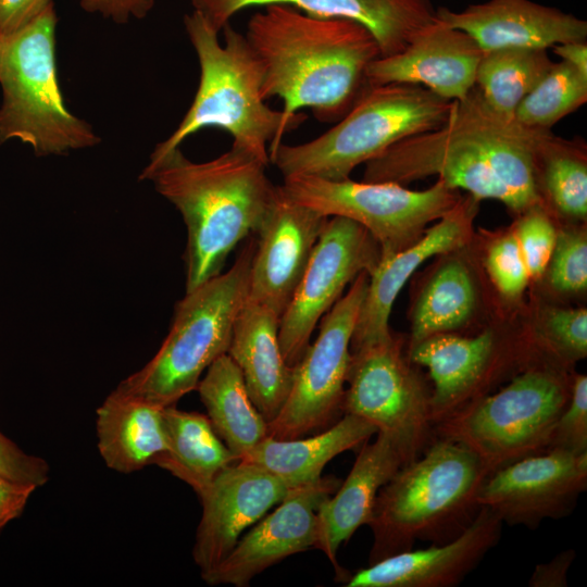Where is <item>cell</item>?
Listing matches in <instances>:
<instances>
[{
	"label": "cell",
	"mask_w": 587,
	"mask_h": 587,
	"mask_svg": "<svg viewBox=\"0 0 587 587\" xmlns=\"http://www.w3.org/2000/svg\"><path fill=\"white\" fill-rule=\"evenodd\" d=\"M342 411L398 436L420 457L434 439L430 392L392 335L351 350Z\"/></svg>",
	"instance_id": "7c38bea8"
},
{
	"label": "cell",
	"mask_w": 587,
	"mask_h": 587,
	"mask_svg": "<svg viewBox=\"0 0 587 587\" xmlns=\"http://www.w3.org/2000/svg\"><path fill=\"white\" fill-rule=\"evenodd\" d=\"M291 489L278 477L239 461L223 470L199 496L202 515L192 557L201 576L233 550L241 533Z\"/></svg>",
	"instance_id": "e0dca14e"
},
{
	"label": "cell",
	"mask_w": 587,
	"mask_h": 587,
	"mask_svg": "<svg viewBox=\"0 0 587 587\" xmlns=\"http://www.w3.org/2000/svg\"><path fill=\"white\" fill-rule=\"evenodd\" d=\"M514 235L530 278L540 277L551 259L558 233L546 205H538L520 215Z\"/></svg>",
	"instance_id": "836d02e7"
},
{
	"label": "cell",
	"mask_w": 587,
	"mask_h": 587,
	"mask_svg": "<svg viewBox=\"0 0 587 587\" xmlns=\"http://www.w3.org/2000/svg\"><path fill=\"white\" fill-rule=\"evenodd\" d=\"M587 452V376L572 378L570 399L553 429L549 450Z\"/></svg>",
	"instance_id": "8d00e7d4"
},
{
	"label": "cell",
	"mask_w": 587,
	"mask_h": 587,
	"mask_svg": "<svg viewBox=\"0 0 587 587\" xmlns=\"http://www.w3.org/2000/svg\"><path fill=\"white\" fill-rule=\"evenodd\" d=\"M554 54L561 61L574 67L582 76L587 78V43L586 41H571L558 43L552 47Z\"/></svg>",
	"instance_id": "ee69618b"
},
{
	"label": "cell",
	"mask_w": 587,
	"mask_h": 587,
	"mask_svg": "<svg viewBox=\"0 0 587 587\" xmlns=\"http://www.w3.org/2000/svg\"><path fill=\"white\" fill-rule=\"evenodd\" d=\"M51 3L52 0H0V37L21 30Z\"/></svg>",
	"instance_id": "ab89813d"
},
{
	"label": "cell",
	"mask_w": 587,
	"mask_h": 587,
	"mask_svg": "<svg viewBox=\"0 0 587 587\" xmlns=\"http://www.w3.org/2000/svg\"><path fill=\"white\" fill-rule=\"evenodd\" d=\"M37 487L13 480L0 473V529L18 517Z\"/></svg>",
	"instance_id": "b9f144b4"
},
{
	"label": "cell",
	"mask_w": 587,
	"mask_h": 587,
	"mask_svg": "<svg viewBox=\"0 0 587 587\" xmlns=\"http://www.w3.org/2000/svg\"><path fill=\"white\" fill-rule=\"evenodd\" d=\"M245 36L262 67V97L280 98L288 120L305 108L320 121L340 120L369 86L366 70L380 57L377 41L359 23L286 4L254 13Z\"/></svg>",
	"instance_id": "7a4b0ae2"
},
{
	"label": "cell",
	"mask_w": 587,
	"mask_h": 587,
	"mask_svg": "<svg viewBox=\"0 0 587 587\" xmlns=\"http://www.w3.org/2000/svg\"><path fill=\"white\" fill-rule=\"evenodd\" d=\"M162 422L166 449L154 464L189 485L198 497L223 470L239 462L207 415L168 405L162 409Z\"/></svg>",
	"instance_id": "83f0119b"
},
{
	"label": "cell",
	"mask_w": 587,
	"mask_h": 587,
	"mask_svg": "<svg viewBox=\"0 0 587 587\" xmlns=\"http://www.w3.org/2000/svg\"><path fill=\"white\" fill-rule=\"evenodd\" d=\"M284 190L297 202L322 214L342 216L363 226L377 241L380 258L415 242L429 223L451 211L459 190L441 179L424 190L395 183L328 180L313 176L284 177Z\"/></svg>",
	"instance_id": "30bf717a"
},
{
	"label": "cell",
	"mask_w": 587,
	"mask_h": 587,
	"mask_svg": "<svg viewBox=\"0 0 587 587\" xmlns=\"http://www.w3.org/2000/svg\"><path fill=\"white\" fill-rule=\"evenodd\" d=\"M548 267L549 280L555 290H584L587 287L586 235L576 229L559 233Z\"/></svg>",
	"instance_id": "e575fe53"
},
{
	"label": "cell",
	"mask_w": 587,
	"mask_h": 587,
	"mask_svg": "<svg viewBox=\"0 0 587 587\" xmlns=\"http://www.w3.org/2000/svg\"><path fill=\"white\" fill-rule=\"evenodd\" d=\"M575 550L566 549L550 561L537 564L529 580L530 587H566L567 573L575 560Z\"/></svg>",
	"instance_id": "7bdbcfd3"
},
{
	"label": "cell",
	"mask_w": 587,
	"mask_h": 587,
	"mask_svg": "<svg viewBox=\"0 0 587 587\" xmlns=\"http://www.w3.org/2000/svg\"><path fill=\"white\" fill-rule=\"evenodd\" d=\"M162 409L112 391L97 409L98 450L108 467L132 473L165 451Z\"/></svg>",
	"instance_id": "4316f807"
},
{
	"label": "cell",
	"mask_w": 587,
	"mask_h": 587,
	"mask_svg": "<svg viewBox=\"0 0 587 587\" xmlns=\"http://www.w3.org/2000/svg\"><path fill=\"white\" fill-rule=\"evenodd\" d=\"M220 32L238 12L253 7L286 4L316 17L345 18L364 26L375 38L380 57L402 50L434 24L430 0H190Z\"/></svg>",
	"instance_id": "603a6c76"
},
{
	"label": "cell",
	"mask_w": 587,
	"mask_h": 587,
	"mask_svg": "<svg viewBox=\"0 0 587 587\" xmlns=\"http://www.w3.org/2000/svg\"><path fill=\"white\" fill-rule=\"evenodd\" d=\"M328 216L294 200L276 186L254 234L248 299L282 316L289 304Z\"/></svg>",
	"instance_id": "9a60e30c"
},
{
	"label": "cell",
	"mask_w": 587,
	"mask_h": 587,
	"mask_svg": "<svg viewBox=\"0 0 587 587\" xmlns=\"http://www.w3.org/2000/svg\"><path fill=\"white\" fill-rule=\"evenodd\" d=\"M572 379L560 369L530 366L499 391L484 395L434 425V436L459 442L488 470L549 450Z\"/></svg>",
	"instance_id": "9c48e42d"
},
{
	"label": "cell",
	"mask_w": 587,
	"mask_h": 587,
	"mask_svg": "<svg viewBox=\"0 0 587 587\" xmlns=\"http://www.w3.org/2000/svg\"><path fill=\"white\" fill-rule=\"evenodd\" d=\"M196 389L215 433L238 460L268 436L267 422L251 401L242 374L227 353L208 367Z\"/></svg>",
	"instance_id": "f1b7e54d"
},
{
	"label": "cell",
	"mask_w": 587,
	"mask_h": 587,
	"mask_svg": "<svg viewBox=\"0 0 587 587\" xmlns=\"http://www.w3.org/2000/svg\"><path fill=\"white\" fill-rule=\"evenodd\" d=\"M379 260L380 248L363 226L342 216L328 217L280 316L278 337L288 365L300 361L315 326L341 298L346 286L363 272L371 274Z\"/></svg>",
	"instance_id": "4fadbf2b"
},
{
	"label": "cell",
	"mask_w": 587,
	"mask_h": 587,
	"mask_svg": "<svg viewBox=\"0 0 587 587\" xmlns=\"http://www.w3.org/2000/svg\"><path fill=\"white\" fill-rule=\"evenodd\" d=\"M279 322V314L247 297L227 350L242 374L251 401L267 423L282 410L295 372L282 353Z\"/></svg>",
	"instance_id": "d4e9b609"
},
{
	"label": "cell",
	"mask_w": 587,
	"mask_h": 587,
	"mask_svg": "<svg viewBox=\"0 0 587 587\" xmlns=\"http://www.w3.org/2000/svg\"><path fill=\"white\" fill-rule=\"evenodd\" d=\"M537 185L544 204L563 216L587 217V150L580 139L544 130L536 148Z\"/></svg>",
	"instance_id": "f546056e"
},
{
	"label": "cell",
	"mask_w": 587,
	"mask_h": 587,
	"mask_svg": "<svg viewBox=\"0 0 587 587\" xmlns=\"http://www.w3.org/2000/svg\"><path fill=\"white\" fill-rule=\"evenodd\" d=\"M377 433L370 422L344 414L335 424L309 438H264L239 461L253 464L284 482L290 489L321 477L336 455L359 447Z\"/></svg>",
	"instance_id": "484cf974"
},
{
	"label": "cell",
	"mask_w": 587,
	"mask_h": 587,
	"mask_svg": "<svg viewBox=\"0 0 587 587\" xmlns=\"http://www.w3.org/2000/svg\"><path fill=\"white\" fill-rule=\"evenodd\" d=\"M483 51L466 33L436 21L402 50L375 59L366 70L369 86L411 84L455 101L475 87Z\"/></svg>",
	"instance_id": "d6986e66"
},
{
	"label": "cell",
	"mask_w": 587,
	"mask_h": 587,
	"mask_svg": "<svg viewBox=\"0 0 587 587\" xmlns=\"http://www.w3.org/2000/svg\"><path fill=\"white\" fill-rule=\"evenodd\" d=\"M552 64L547 49L505 48L483 52L475 87L490 110L514 120L521 101Z\"/></svg>",
	"instance_id": "4dcf8cb0"
},
{
	"label": "cell",
	"mask_w": 587,
	"mask_h": 587,
	"mask_svg": "<svg viewBox=\"0 0 587 587\" xmlns=\"http://www.w3.org/2000/svg\"><path fill=\"white\" fill-rule=\"evenodd\" d=\"M476 292L466 265L445 262L423 288L412 313L410 347L465 325L474 312Z\"/></svg>",
	"instance_id": "1f68e13d"
},
{
	"label": "cell",
	"mask_w": 587,
	"mask_h": 587,
	"mask_svg": "<svg viewBox=\"0 0 587 587\" xmlns=\"http://www.w3.org/2000/svg\"><path fill=\"white\" fill-rule=\"evenodd\" d=\"M369 285V273L357 276L345 296L321 319L320 332L295 365L289 395L267 423L268 436L295 439L324 430L341 414L351 355V339Z\"/></svg>",
	"instance_id": "8fae6325"
},
{
	"label": "cell",
	"mask_w": 587,
	"mask_h": 587,
	"mask_svg": "<svg viewBox=\"0 0 587 587\" xmlns=\"http://www.w3.org/2000/svg\"><path fill=\"white\" fill-rule=\"evenodd\" d=\"M502 521L480 507L453 539L407 550L361 569L345 580L347 587H454L497 546Z\"/></svg>",
	"instance_id": "ac0fdd59"
},
{
	"label": "cell",
	"mask_w": 587,
	"mask_h": 587,
	"mask_svg": "<svg viewBox=\"0 0 587 587\" xmlns=\"http://www.w3.org/2000/svg\"><path fill=\"white\" fill-rule=\"evenodd\" d=\"M188 38L200 64L195 99L172 135L157 145L150 158L180 146L184 139L205 127H217L233 137V145L268 165L270 154L284 135L301 125L305 115L288 120L282 110L270 108L262 97L261 64L246 36L228 23L225 43L218 30L199 11L184 16Z\"/></svg>",
	"instance_id": "277c9868"
},
{
	"label": "cell",
	"mask_w": 587,
	"mask_h": 587,
	"mask_svg": "<svg viewBox=\"0 0 587 587\" xmlns=\"http://www.w3.org/2000/svg\"><path fill=\"white\" fill-rule=\"evenodd\" d=\"M267 165L232 148L192 162L177 147L150 158L139 178L180 213L186 229V291L222 273L230 251L260 225L275 191Z\"/></svg>",
	"instance_id": "3957f363"
},
{
	"label": "cell",
	"mask_w": 587,
	"mask_h": 587,
	"mask_svg": "<svg viewBox=\"0 0 587 587\" xmlns=\"http://www.w3.org/2000/svg\"><path fill=\"white\" fill-rule=\"evenodd\" d=\"M409 360L428 369L434 384L430 414L435 425L485 395V386L501 363V351L490 329L474 337L445 333L410 347Z\"/></svg>",
	"instance_id": "cb8c5ba5"
},
{
	"label": "cell",
	"mask_w": 587,
	"mask_h": 587,
	"mask_svg": "<svg viewBox=\"0 0 587 587\" xmlns=\"http://www.w3.org/2000/svg\"><path fill=\"white\" fill-rule=\"evenodd\" d=\"M489 472L466 447L434 437L378 491L369 526V563L413 548L417 540L442 544L474 519L477 496Z\"/></svg>",
	"instance_id": "5b68a950"
},
{
	"label": "cell",
	"mask_w": 587,
	"mask_h": 587,
	"mask_svg": "<svg viewBox=\"0 0 587 587\" xmlns=\"http://www.w3.org/2000/svg\"><path fill=\"white\" fill-rule=\"evenodd\" d=\"M586 489L587 452L552 449L488 475L477 503L495 512L503 524L535 529L545 520L570 515Z\"/></svg>",
	"instance_id": "5bb4252c"
},
{
	"label": "cell",
	"mask_w": 587,
	"mask_h": 587,
	"mask_svg": "<svg viewBox=\"0 0 587 587\" xmlns=\"http://www.w3.org/2000/svg\"><path fill=\"white\" fill-rule=\"evenodd\" d=\"M587 101V78L574 67L553 62L547 73L521 101L514 120L535 129H551Z\"/></svg>",
	"instance_id": "d6a6232c"
},
{
	"label": "cell",
	"mask_w": 587,
	"mask_h": 587,
	"mask_svg": "<svg viewBox=\"0 0 587 587\" xmlns=\"http://www.w3.org/2000/svg\"><path fill=\"white\" fill-rule=\"evenodd\" d=\"M436 18L471 36L483 52L505 48L547 49L586 41L587 22L530 0H488L462 11L440 7Z\"/></svg>",
	"instance_id": "7402d4cb"
},
{
	"label": "cell",
	"mask_w": 587,
	"mask_h": 587,
	"mask_svg": "<svg viewBox=\"0 0 587 587\" xmlns=\"http://www.w3.org/2000/svg\"><path fill=\"white\" fill-rule=\"evenodd\" d=\"M544 130L496 114L474 87L452 101L441 126L408 137L366 162L363 182L404 186L435 175L450 188L478 201L498 200L521 215L545 205L536 174Z\"/></svg>",
	"instance_id": "6da1fadb"
},
{
	"label": "cell",
	"mask_w": 587,
	"mask_h": 587,
	"mask_svg": "<svg viewBox=\"0 0 587 587\" xmlns=\"http://www.w3.org/2000/svg\"><path fill=\"white\" fill-rule=\"evenodd\" d=\"M341 479L328 476L296 487L279 505L237 541L228 555L202 575L209 585L245 587L250 580L287 557L317 541V509Z\"/></svg>",
	"instance_id": "2e32d148"
},
{
	"label": "cell",
	"mask_w": 587,
	"mask_h": 587,
	"mask_svg": "<svg viewBox=\"0 0 587 587\" xmlns=\"http://www.w3.org/2000/svg\"><path fill=\"white\" fill-rule=\"evenodd\" d=\"M155 0H80V7L89 13H99L122 24L130 17L142 18L153 8Z\"/></svg>",
	"instance_id": "60d3db41"
},
{
	"label": "cell",
	"mask_w": 587,
	"mask_h": 587,
	"mask_svg": "<svg viewBox=\"0 0 587 587\" xmlns=\"http://www.w3.org/2000/svg\"><path fill=\"white\" fill-rule=\"evenodd\" d=\"M545 342L563 363H573L587 354V311L554 309L545 322Z\"/></svg>",
	"instance_id": "d590c367"
},
{
	"label": "cell",
	"mask_w": 587,
	"mask_h": 587,
	"mask_svg": "<svg viewBox=\"0 0 587 587\" xmlns=\"http://www.w3.org/2000/svg\"><path fill=\"white\" fill-rule=\"evenodd\" d=\"M478 200L469 195L405 249L380 258L369 274V285L351 339L350 350L391 336L389 316L397 296L417 267L437 254L464 247L471 236Z\"/></svg>",
	"instance_id": "ffe728a7"
},
{
	"label": "cell",
	"mask_w": 587,
	"mask_h": 587,
	"mask_svg": "<svg viewBox=\"0 0 587 587\" xmlns=\"http://www.w3.org/2000/svg\"><path fill=\"white\" fill-rule=\"evenodd\" d=\"M254 249L252 238L228 271L186 291L158 352L114 391L165 408L197 388L202 373L227 353L236 316L248 297Z\"/></svg>",
	"instance_id": "8992f818"
},
{
	"label": "cell",
	"mask_w": 587,
	"mask_h": 587,
	"mask_svg": "<svg viewBox=\"0 0 587 587\" xmlns=\"http://www.w3.org/2000/svg\"><path fill=\"white\" fill-rule=\"evenodd\" d=\"M373 444L364 445L347 478L317 509V541L344 582L346 574L338 565L337 552L362 525H369L380 488L416 454L404 440L386 432H377Z\"/></svg>",
	"instance_id": "44dd1931"
},
{
	"label": "cell",
	"mask_w": 587,
	"mask_h": 587,
	"mask_svg": "<svg viewBox=\"0 0 587 587\" xmlns=\"http://www.w3.org/2000/svg\"><path fill=\"white\" fill-rule=\"evenodd\" d=\"M53 2L21 30L0 37V143L18 139L36 155L96 146L100 138L64 104L55 66Z\"/></svg>",
	"instance_id": "ba28073f"
},
{
	"label": "cell",
	"mask_w": 587,
	"mask_h": 587,
	"mask_svg": "<svg viewBox=\"0 0 587 587\" xmlns=\"http://www.w3.org/2000/svg\"><path fill=\"white\" fill-rule=\"evenodd\" d=\"M452 101L411 84L367 86L339 122L299 145L280 143L270 154L284 177L342 180L395 143L441 126Z\"/></svg>",
	"instance_id": "52a82bcc"
},
{
	"label": "cell",
	"mask_w": 587,
	"mask_h": 587,
	"mask_svg": "<svg viewBox=\"0 0 587 587\" xmlns=\"http://www.w3.org/2000/svg\"><path fill=\"white\" fill-rule=\"evenodd\" d=\"M486 266L497 289L511 299L520 297L530 279L514 233L490 246Z\"/></svg>",
	"instance_id": "74e56055"
},
{
	"label": "cell",
	"mask_w": 587,
	"mask_h": 587,
	"mask_svg": "<svg viewBox=\"0 0 587 587\" xmlns=\"http://www.w3.org/2000/svg\"><path fill=\"white\" fill-rule=\"evenodd\" d=\"M0 473L38 488L49 480L50 467L45 459L26 453L0 432Z\"/></svg>",
	"instance_id": "f35d334b"
}]
</instances>
